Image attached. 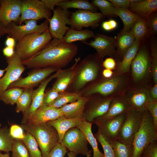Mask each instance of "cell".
<instances>
[{
    "mask_svg": "<svg viewBox=\"0 0 157 157\" xmlns=\"http://www.w3.org/2000/svg\"><path fill=\"white\" fill-rule=\"evenodd\" d=\"M78 49L77 45L73 43H66L53 38L41 51L30 59L22 60V63L29 68H58L66 65L72 60Z\"/></svg>",
    "mask_w": 157,
    "mask_h": 157,
    "instance_id": "cell-1",
    "label": "cell"
},
{
    "mask_svg": "<svg viewBox=\"0 0 157 157\" xmlns=\"http://www.w3.org/2000/svg\"><path fill=\"white\" fill-rule=\"evenodd\" d=\"M59 93L57 90L53 88L45 93L41 106H48L57 97Z\"/></svg>",
    "mask_w": 157,
    "mask_h": 157,
    "instance_id": "cell-47",
    "label": "cell"
},
{
    "mask_svg": "<svg viewBox=\"0 0 157 157\" xmlns=\"http://www.w3.org/2000/svg\"><path fill=\"white\" fill-rule=\"evenodd\" d=\"M79 60L80 58L76 59L75 63L72 67L67 69L62 70L56 77L52 88L59 93L65 91L76 75L75 67Z\"/></svg>",
    "mask_w": 157,
    "mask_h": 157,
    "instance_id": "cell-28",
    "label": "cell"
},
{
    "mask_svg": "<svg viewBox=\"0 0 157 157\" xmlns=\"http://www.w3.org/2000/svg\"><path fill=\"white\" fill-rule=\"evenodd\" d=\"M6 58L8 65L5 69V74L0 79V96L20 77L25 69L22 60L16 51L12 56Z\"/></svg>",
    "mask_w": 157,
    "mask_h": 157,
    "instance_id": "cell-10",
    "label": "cell"
},
{
    "mask_svg": "<svg viewBox=\"0 0 157 157\" xmlns=\"http://www.w3.org/2000/svg\"><path fill=\"white\" fill-rule=\"evenodd\" d=\"M99 68V63L95 59L84 60L81 64L76 78L74 85L76 89H80L87 83L95 80L98 75Z\"/></svg>",
    "mask_w": 157,
    "mask_h": 157,
    "instance_id": "cell-18",
    "label": "cell"
},
{
    "mask_svg": "<svg viewBox=\"0 0 157 157\" xmlns=\"http://www.w3.org/2000/svg\"><path fill=\"white\" fill-rule=\"evenodd\" d=\"M33 88L24 89L16 103L15 111L17 113H24L30 107L32 101Z\"/></svg>",
    "mask_w": 157,
    "mask_h": 157,
    "instance_id": "cell-34",
    "label": "cell"
},
{
    "mask_svg": "<svg viewBox=\"0 0 157 157\" xmlns=\"http://www.w3.org/2000/svg\"><path fill=\"white\" fill-rule=\"evenodd\" d=\"M102 75L105 78H109L112 77L114 75L113 70L105 69L102 72Z\"/></svg>",
    "mask_w": 157,
    "mask_h": 157,
    "instance_id": "cell-58",
    "label": "cell"
},
{
    "mask_svg": "<svg viewBox=\"0 0 157 157\" xmlns=\"http://www.w3.org/2000/svg\"><path fill=\"white\" fill-rule=\"evenodd\" d=\"M148 31L146 19L141 17L135 22L129 33L134 37L135 40L140 41L147 37Z\"/></svg>",
    "mask_w": 157,
    "mask_h": 157,
    "instance_id": "cell-36",
    "label": "cell"
},
{
    "mask_svg": "<svg viewBox=\"0 0 157 157\" xmlns=\"http://www.w3.org/2000/svg\"><path fill=\"white\" fill-rule=\"evenodd\" d=\"M81 119L67 118L62 115L56 119L47 122L46 123L56 129L59 136V142L62 143L63 137L67 131L76 126L77 123Z\"/></svg>",
    "mask_w": 157,
    "mask_h": 157,
    "instance_id": "cell-26",
    "label": "cell"
},
{
    "mask_svg": "<svg viewBox=\"0 0 157 157\" xmlns=\"http://www.w3.org/2000/svg\"><path fill=\"white\" fill-rule=\"evenodd\" d=\"M149 91L150 96L152 99L154 101H157V83H154Z\"/></svg>",
    "mask_w": 157,
    "mask_h": 157,
    "instance_id": "cell-56",
    "label": "cell"
},
{
    "mask_svg": "<svg viewBox=\"0 0 157 157\" xmlns=\"http://www.w3.org/2000/svg\"></svg>",
    "mask_w": 157,
    "mask_h": 157,
    "instance_id": "cell-64",
    "label": "cell"
},
{
    "mask_svg": "<svg viewBox=\"0 0 157 157\" xmlns=\"http://www.w3.org/2000/svg\"><path fill=\"white\" fill-rule=\"evenodd\" d=\"M152 14L146 19V21L148 27L151 33L156 34L157 32V17L156 15Z\"/></svg>",
    "mask_w": 157,
    "mask_h": 157,
    "instance_id": "cell-50",
    "label": "cell"
},
{
    "mask_svg": "<svg viewBox=\"0 0 157 157\" xmlns=\"http://www.w3.org/2000/svg\"><path fill=\"white\" fill-rule=\"evenodd\" d=\"M52 38L48 29L42 33L31 34L18 41L15 51L22 60L30 59L43 50Z\"/></svg>",
    "mask_w": 157,
    "mask_h": 157,
    "instance_id": "cell-3",
    "label": "cell"
},
{
    "mask_svg": "<svg viewBox=\"0 0 157 157\" xmlns=\"http://www.w3.org/2000/svg\"><path fill=\"white\" fill-rule=\"evenodd\" d=\"M14 48L6 47L3 49V54L6 58H9L12 56L14 53Z\"/></svg>",
    "mask_w": 157,
    "mask_h": 157,
    "instance_id": "cell-55",
    "label": "cell"
},
{
    "mask_svg": "<svg viewBox=\"0 0 157 157\" xmlns=\"http://www.w3.org/2000/svg\"><path fill=\"white\" fill-rule=\"evenodd\" d=\"M123 95L132 109L139 112H143L147 110V104L154 101L150 96L149 89L144 86L129 88Z\"/></svg>",
    "mask_w": 157,
    "mask_h": 157,
    "instance_id": "cell-16",
    "label": "cell"
},
{
    "mask_svg": "<svg viewBox=\"0 0 157 157\" xmlns=\"http://www.w3.org/2000/svg\"><path fill=\"white\" fill-rule=\"evenodd\" d=\"M133 81L139 83L144 80L151 71V60L147 48L142 47L138 50L131 66Z\"/></svg>",
    "mask_w": 157,
    "mask_h": 157,
    "instance_id": "cell-14",
    "label": "cell"
},
{
    "mask_svg": "<svg viewBox=\"0 0 157 157\" xmlns=\"http://www.w3.org/2000/svg\"><path fill=\"white\" fill-rule=\"evenodd\" d=\"M151 71L154 83H157V49L156 43L151 47Z\"/></svg>",
    "mask_w": 157,
    "mask_h": 157,
    "instance_id": "cell-44",
    "label": "cell"
},
{
    "mask_svg": "<svg viewBox=\"0 0 157 157\" xmlns=\"http://www.w3.org/2000/svg\"><path fill=\"white\" fill-rule=\"evenodd\" d=\"M89 98L81 97L77 101L65 105L59 108L63 115L69 119L81 118L85 105Z\"/></svg>",
    "mask_w": 157,
    "mask_h": 157,
    "instance_id": "cell-24",
    "label": "cell"
},
{
    "mask_svg": "<svg viewBox=\"0 0 157 157\" xmlns=\"http://www.w3.org/2000/svg\"><path fill=\"white\" fill-rule=\"evenodd\" d=\"M51 11L47 8L41 0H24L22 1V12L19 20L20 24L26 20L37 21L50 18Z\"/></svg>",
    "mask_w": 157,
    "mask_h": 157,
    "instance_id": "cell-12",
    "label": "cell"
},
{
    "mask_svg": "<svg viewBox=\"0 0 157 157\" xmlns=\"http://www.w3.org/2000/svg\"><path fill=\"white\" fill-rule=\"evenodd\" d=\"M146 108L151 114L155 128L157 130V101H153L148 103Z\"/></svg>",
    "mask_w": 157,
    "mask_h": 157,
    "instance_id": "cell-48",
    "label": "cell"
},
{
    "mask_svg": "<svg viewBox=\"0 0 157 157\" xmlns=\"http://www.w3.org/2000/svg\"><path fill=\"white\" fill-rule=\"evenodd\" d=\"M0 157H11L9 152L6 153L5 154H2L1 151H0Z\"/></svg>",
    "mask_w": 157,
    "mask_h": 157,
    "instance_id": "cell-60",
    "label": "cell"
},
{
    "mask_svg": "<svg viewBox=\"0 0 157 157\" xmlns=\"http://www.w3.org/2000/svg\"><path fill=\"white\" fill-rule=\"evenodd\" d=\"M65 0H41L44 3L45 7L48 9L53 10L56 6Z\"/></svg>",
    "mask_w": 157,
    "mask_h": 157,
    "instance_id": "cell-54",
    "label": "cell"
},
{
    "mask_svg": "<svg viewBox=\"0 0 157 157\" xmlns=\"http://www.w3.org/2000/svg\"><path fill=\"white\" fill-rule=\"evenodd\" d=\"M62 70L61 69H58L55 74L50 75L43 81L39 85L38 88L33 90L31 104L29 108L23 113L21 124L28 123L32 115L41 106L45 90L47 85L53 79L56 78Z\"/></svg>",
    "mask_w": 157,
    "mask_h": 157,
    "instance_id": "cell-20",
    "label": "cell"
},
{
    "mask_svg": "<svg viewBox=\"0 0 157 157\" xmlns=\"http://www.w3.org/2000/svg\"><path fill=\"white\" fill-rule=\"evenodd\" d=\"M59 108L49 106H41L32 115L28 124H39L54 120L62 116Z\"/></svg>",
    "mask_w": 157,
    "mask_h": 157,
    "instance_id": "cell-22",
    "label": "cell"
},
{
    "mask_svg": "<svg viewBox=\"0 0 157 157\" xmlns=\"http://www.w3.org/2000/svg\"><path fill=\"white\" fill-rule=\"evenodd\" d=\"M126 113L104 120L95 119L92 123L96 124L98 130L110 143L117 140L118 135Z\"/></svg>",
    "mask_w": 157,
    "mask_h": 157,
    "instance_id": "cell-15",
    "label": "cell"
},
{
    "mask_svg": "<svg viewBox=\"0 0 157 157\" xmlns=\"http://www.w3.org/2000/svg\"><path fill=\"white\" fill-rule=\"evenodd\" d=\"M5 72V69H0V79L2 77L4 73Z\"/></svg>",
    "mask_w": 157,
    "mask_h": 157,
    "instance_id": "cell-62",
    "label": "cell"
},
{
    "mask_svg": "<svg viewBox=\"0 0 157 157\" xmlns=\"http://www.w3.org/2000/svg\"><path fill=\"white\" fill-rule=\"evenodd\" d=\"M114 97H104L90 101L89 99L85 105L82 119L92 123L94 119L106 113Z\"/></svg>",
    "mask_w": 157,
    "mask_h": 157,
    "instance_id": "cell-17",
    "label": "cell"
},
{
    "mask_svg": "<svg viewBox=\"0 0 157 157\" xmlns=\"http://www.w3.org/2000/svg\"><path fill=\"white\" fill-rule=\"evenodd\" d=\"M21 0H0V22L6 27L10 23L19 22L21 12Z\"/></svg>",
    "mask_w": 157,
    "mask_h": 157,
    "instance_id": "cell-19",
    "label": "cell"
},
{
    "mask_svg": "<svg viewBox=\"0 0 157 157\" xmlns=\"http://www.w3.org/2000/svg\"><path fill=\"white\" fill-rule=\"evenodd\" d=\"M21 126L34 138L43 157H47L51 149L59 143L57 131L46 123L39 124H23Z\"/></svg>",
    "mask_w": 157,
    "mask_h": 157,
    "instance_id": "cell-2",
    "label": "cell"
},
{
    "mask_svg": "<svg viewBox=\"0 0 157 157\" xmlns=\"http://www.w3.org/2000/svg\"><path fill=\"white\" fill-rule=\"evenodd\" d=\"M110 143L113 148L115 157H132L133 152L132 144H124L118 140Z\"/></svg>",
    "mask_w": 157,
    "mask_h": 157,
    "instance_id": "cell-38",
    "label": "cell"
},
{
    "mask_svg": "<svg viewBox=\"0 0 157 157\" xmlns=\"http://www.w3.org/2000/svg\"><path fill=\"white\" fill-rule=\"evenodd\" d=\"M11 157H30L28 150L22 140L14 139Z\"/></svg>",
    "mask_w": 157,
    "mask_h": 157,
    "instance_id": "cell-41",
    "label": "cell"
},
{
    "mask_svg": "<svg viewBox=\"0 0 157 157\" xmlns=\"http://www.w3.org/2000/svg\"><path fill=\"white\" fill-rule=\"evenodd\" d=\"M115 40V46L117 48L115 52L122 58L126 52L132 45L135 39L129 32L121 31Z\"/></svg>",
    "mask_w": 157,
    "mask_h": 157,
    "instance_id": "cell-31",
    "label": "cell"
},
{
    "mask_svg": "<svg viewBox=\"0 0 157 157\" xmlns=\"http://www.w3.org/2000/svg\"><path fill=\"white\" fill-rule=\"evenodd\" d=\"M117 25V23L115 20L110 19L104 22L101 24V26L104 30L109 31L116 28Z\"/></svg>",
    "mask_w": 157,
    "mask_h": 157,
    "instance_id": "cell-51",
    "label": "cell"
},
{
    "mask_svg": "<svg viewBox=\"0 0 157 157\" xmlns=\"http://www.w3.org/2000/svg\"><path fill=\"white\" fill-rule=\"evenodd\" d=\"M24 78L20 77L11 84L8 89L18 88L23 89L33 88L39 85L43 81L57 71L58 68L54 67L34 68Z\"/></svg>",
    "mask_w": 157,
    "mask_h": 157,
    "instance_id": "cell-11",
    "label": "cell"
},
{
    "mask_svg": "<svg viewBox=\"0 0 157 157\" xmlns=\"http://www.w3.org/2000/svg\"><path fill=\"white\" fill-rule=\"evenodd\" d=\"M24 89L18 88L7 89L0 96V100L6 104L13 105L16 104Z\"/></svg>",
    "mask_w": 157,
    "mask_h": 157,
    "instance_id": "cell-40",
    "label": "cell"
},
{
    "mask_svg": "<svg viewBox=\"0 0 157 157\" xmlns=\"http://www.w3.org/2000/svg\"><path fill=\"white\" fill-rule=\"evenodd\" d=\"M23 129L21 126L13 124L9 129L10 134L13 138L22 140L24 137Z\"/></svg>",
    "mask_w": 157,
    "mask_h": 157,
    "instance_id": "cell-49",
    "label": "cell"
},
{
    "mask_svg": "<svg viewBox=\"0 0 157 157\" xmlns=\"http://www.w3.org/2000/svg\"><path fill=\"white\" fill-rule=\"evenodd\" d=\"M22 140L28 150L30 157H43L37 142L31 134L25 131Z\"/></svg>",
    "mask_w": 157,
    "mask_h": 157,
    "instance_id": "cell-37",
    "label": "cell"
},
{
    "mask_svg": "<svg viewBox=\"0 0 157 157\" xmlns=\"http://www.w3.org/2000/svg\"><path fill=\"white\" fill-rule=\"evenodd\" d=\"M115 7H119L128 9L129 8L130 2L129 0H109Z\"/></svg>",
    "mask_w": 157,
    "mask_h": 157,
    "instance_id": "cell-52",
    "label": "cell"
},
{
    "mask_svg": "<svg viewBox=\"0 0 157 157\" xmlns=\"http://www.w3.org/2000/svg\"><path fill=\"white\" fill-rule=\"evenodd\" d=\"M53 15L48 19V30L52 38L62 40L70 29L67 25H70V13L68 10L62 9L58 6L53 11Z\"/></svg>",
    "mask_w": 157,
    "mask_h": 157,
    "instance_id": "cell-9",
    "label": "cell"
},
{
    "mask_svg": "<svg viewBox=\"0 0 157 157\" xmlns=\"http://www.w3.org/2000/svg\"><path fill=\"white\" fill-rule=\"evenodd\" d=\"M67 149L62 144L58 143L51 151L47 157H65Z\"/></svg>",
    "mask_w": 157,
    "mask_h": 157,
    "instance_id": "cell-45",
    "label": "cell"
},
{
    "mask_svg": "<svg viewBox=\"0 0 157 157\" xmlns=\"http://www.w3.org/2000/svg\"><path fill=\"white\" fill-rule=\"evenodd\" d=\"M140 44V41L135 40L126 52L121 61L116 63L114 74H128L130 70L131 63L139 49Z\"/></svg>",
    "mask_w": 157,
    "mask_h": 157,
    "instance_id": "cell-25",
    "label": "cell"
},
{
    "mask_svg": "<svg viewBox=\"0 0 157 157\" xmlns=\"http://www.w3.org/2000/svg\"><path fill=\"white\" fill-rule=\"evenodd\" d=\"M129 8L131 12L146 19L157 10V0H145L137 3L130 2Z\"/></svg>",
    "mask_w": 157,
    "mask_h": 157,
    "instance_id": "cell-27",
    "label": "cell"
},
{
    "mask_svg": "<svg viewBox=\"0 0 157 157\" xmlns=\"http://www.w3.org/2000/svg\"><path fill=\"white\" fill-rule=\"evenodd\" d=\"M157 141V130L155 129L151 115L147 110L143 112L140 129L134 138L132 144V157H140L144 148L148 145Z\"/></svg>",
    "mask_w": 157,
    "mask_h": 157,
    "instance_id": "cell-5",
    "label": "cell"
},
{
    "mask_svg": "<svg viewBox=\"0 0 157 157\" xmlns=\"http://www.w3.org/2000/svg\"><path fill=\"white\" fill-rule=\"evenodd\" d=\"M57 6L64 10L74 8L96 12L98 9L92 3L86 0H65L58 3Z\"/></svg>",
    "mask_w": 157,
    "mask_h": 157,
    "instance_id": "cell-33",
    "label": "cell"
},
{
    "mask_svg": "<svg viewBox=\"0 0 157 157\" xmlns=\"http://www.w3.org/2000/svg\"><path fill=\"white\" fill-rule=\"evenodd\" d=\"M128 74H114L111 78H105L94 84L86 91L87 96L99 94L105 97H116L124 94L129 88Z\"/></svg>",
    "mask_w": 157,
    "mask_h": 157,
    "instance_id": "cell-4",
    "label": "cell"
},
{
    "mask_svg": "<svg viewBox=\"0 0 157 157\" xmlns=\"http://www.w3.org/2000/svg\"><path fill=\"white\" fill-rule=\"evenodd\" d=\"M1 124H0V127H1Z\"/></svg>",
    "mask_w": 157,
    "mask_h": 157,
    "instance_id": "cell-63",
    "label": "cell"
},
{
    "mask_svg": "<svg viewBox=\"0 0 157 157\" xmlns=\"http://www.w3.org/2000/svg\"><path fill=\"white\" fill-rule=\"evenodd\" d=\"M5 34H6V27L0 22V38Z\"/></svg>",
    "mask_w": 157,
    "mask_h": 157,
    "instance_id": "cell-59",
    "label": "cell"
},
{
    "mask_svg": "<svg viewBox=\"0 0 157 157\" xmlns=\"http://www.w3.org/2000/svg\"><path fill=\"white\" fill-rule=\"evenodd\" d=\"M61 144L69 151L76 156L81 154L87 157L91 156L92 151L88 148L89 143L85 135L77 126L72 128L67 131Z\"/></svg>",
    "mask_w": 157,
    "mask_h": 157,
    "instance_id": "cell-6",
    "label": "cell"
},
{
    "mask_svg": "<svg viewBox=\"0 0 157 157\" xmlns=\"http://www.w3.org/2000/svg\"><path fill=\"white\" fill-rule=\"evenodd\" d=\"M140 157H157V142L147 145L143 150Z\"/></svg>",
    "mask_w": 157,
    "mask_h": 157,
    "instance_id": "cell-46",
    "label": "cell"
},
{
    "mask_svg": "<svg viewBox=\"0 0 157 157\" xmlns=\"http://www.w3.org/2000/svg\"><path fill=\"white\" fill-rule=\"evenodd\" d=\"M92 124L82 119L78 122L76 126L82 132L92 147L93 153L92 157H104V154L99 149L97 140L92 132Z\"/></svg>",
    "mask_w": 157,
    "mask_h": 157,
    "instance_id": "cell-29",
    "label": "cell"
},
{
    "mask_svg": "<svg viewBox=\"0 0 157 157\" xmlns=\"http://www.w3.org/2000/svg\"><path fill=\"white\" fill-rule=\"evenodd\" d=\"M94 135L103 147L104 152V157H115L111 144L98 130Z\"/></svg>",
    "mask_w": 157,
    "mask_h": 157,
    "instance_id": "cell-43",
    "label": "cell"
},
{
    "mask_svg": "<svg viewBox=\"0 0 157 157\" xmlns=\"http://www.w3.org/2000/svg\"><path fill=\"white\" fill-rule=\"evenodd\" d=\"M132 109H133L123 94L117 96L113 99L106 113L96 119L99 120L109 119L126 113Z\"/></svg>",
    "mask_w": 157,
    "mask_h": 157,
    "instance_id": "cell-23",
    "label": "cell"
},
{
    "mask_svg": "<svg viewBox=\"0 0 157 157\" xmlns=\"http://www.w3.org/2000/svg\"><path fill=\"white\" fill-rule=\"evenodd\" d=\"M93 38L94 40L89 42H83L95 49L99 58L102 59L107 56H111L115 53V38L99 33Z\"/></svg>",
    "mask_w": 157,
    "mask_h": 157,
    "instance_id": "cell-21",
    "label": "cell"
},
{
    "mask_svg": "<svg viewBox=\"0 0 157 157\" xmlns=\"http://www.w3.org/2000/svg\"><path fill=\"white\" fill-rule=\"evenodd\" d=\"M14 139L7 127H0V151L6 153L11 151Z\"/></svg>",
    "mask_w": 157,
    "mask_h": 157,
    "instance_id": "cell-39",
    "label": "cell"
},
{
    "mask_svg": "<svg viewBox=\"0 0 157 157\" xmlns=\"http://www.w3.org/2000/svg\"><path fill=\"white\" fill-rule=\"evenodd\" d=\"M15 41L14 38L8 36L7 37L5 44L6 47L14 48L15 44Z\"/></svg>",
    "mask_w": 157,
    "mask_h": 157,
    "instance_id": "cell-57",
    "label": "cell"
},
{
    "mask_svg": "<svg viewBox=\"0 0 157 157\" xmlns=\"http://www.w3.org/2000/svg\"><path fill=\"white\" fill-rule=\"evenodd\" d=\"M104 17L101 13L78 10L70 13L71 28L76 30H80L84 27H97Z\"/></svg>",
    "mask_w": 157,
    "mask_h": 157,
    "instance_id": "cell-13",
    "label": "cell"
},
{
    "mask_svg": "<svg viewBox=\"0 0 157 157\" xmlns=\"http://www.w3.org/2000/svg\"><path fill=\"white\" fill-rule=\"evenodd\" d=\"M143 112L132 109L127 112L118 135V141L124 144H132L134 136L141 126Z\"/></svg>",
    "mask_w": 157,
    "mask_h": 157,
    "instance_id": "cell-7",
    "label": "cell"
},
{
    "mask_svg": "<svg viewBox=\"0 0 157 157\" xmlns=\"http://www.w3.org/2000/svg\"><path fill=\"white\" fill-rule=\"evenodd\" d=\"M81 96L78 93L63 92L59 93L57 97L48 106L60 108L66 104L74 102Z\"/></svg>",
    "mask_w": 157,
    "mask_h": 157,
    "instance_id": "cell-35",
    "label": "cell"
},
{
    "mask_svg": "<svg viewBox=\"0 0 157 157\" xmlns=\"http://www.w3.org/2000/svg\"><path fill=\"white\" fill-rule=\"evenodd\" d=\"M116 63L113 58L109 57L106 58L103 61L102 65L105 69L113 70L115 69Z\"/></svg>",
    "mask_w": 157,
    "mask_h": 157,
    "instance_id": "cell-53",
    "label": "cell"
},
{
    "mask_svg": "<svg viewBox=\"0 0 157 157\" xmlns=\"http://www.w3.org/2000/svg\"><path fill=\"white\" fill-rule=\"evenodd\" d=\"M94 35L93 31L89 30H76L70 28L62 40L67 43H72L78 41L83 42L90 38H93Z\"/></svg>",
    "mask_w": 157,
    "mask_h": 157,
    "instance_id": "cell-32",
    "label": "cell"
},
{
    "mask_svg": "<svg viewBox=\"0 0 157 157\" xmlns=\"http://www.w3.org/2000/svg\"><path fill=\"white\" fill-rule=\"evenodd\" d=\"M92 3L99 9L104 16L115 15V7L108 0H93Z\"/></svg>",
    "mask_w": 157,
    "mask_h": 157,
    "instance_id": "cell-42",
    "label": "cell"
},
{
    "mask_svg": "<svg viewBox=\"0 0 157 157\" xmlns=\"http://www.w3.org/2000/svg\"><path fill=\"white\" fill-rule=\"evenodd\" d=\"M24 25L16 24L12 22L6 27V34L18 41L24 37L36 32L42 33L48 29L49 22L47 19L40 24H38L37 21L32 19L25 21Z\"/></svg>",
    "mask_w": 157,
    "mask_h": 157,
    "instance_id": "cell-8",
    "label": "cell"
},
{
    "mask_svg": "<svg viewBox=\"0 0 157 157\" xmlns=\"http://www.w3.org/2000/svg\"><path fill=\"white\" fill-rule=\"evenodd\" d=\"M68 157H76V156L72 152L69 151L67 154Z\"/></svg>",
    "mask_w": 157,
    "mask_h": 157,
    "instance_id": "cell-61",
    "label": "cell"
},
{
    "mask_svg": "<svg viewBox=\"0 0 157 157\" xmlns=\"http://www.w3.org/2000/svg\"><path fill=\"white\" fill-rule=\"evenodd\" d=\"M114 15L118 16L122 21L124 27L121 31L129 32L135 22L141 18L127 9L115 7Z\"/></svg>",
    "mask_w": 157,
    "mask_h": 157,
    "instance_id": "cell-30",
    "label": "cell"
}]
</instances>
